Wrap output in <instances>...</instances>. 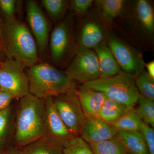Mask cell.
Segmentation results:
<instances>
[{
  "instance_id": "1",
  "label": "cell",
  "mask_w": 154,
  "mask_h": 154,
  "mask_svg": "<svg viewBox=\"0 0 154 154\" xmlns=\"http://www.w3.org/2000/svg\"><path fill=\"white\" fill-rule=\"evenodd\" d=\"M45 103L29 94L20 99L16 116L14 143L18 149L45 136Z\"/></svg>"
},
{
  "instance_id": "2",
  "label": "cell",
  "mask_w": 154,
  "mask_h": 154,
  "mask_svg": "<svg viewBox=\"0 0 154 154\" xmlns=\"http://www.w3.org/2000/svg\"><path fill=\"white\" fill-rule=\"evenodd\" d=\"M117 19L123 22L125 34L137 45L144 50L153 46L154 9L151 1H127L124 11Z\"/></svg>"
},
{
  "instance_id": "3",
  "label": "cell",
  "mask_w": 154,
  "mask_h": 154,
  "mask_svg": "<svg viewBox=\"0 0 154 154\" xmlns=\"http://www.w3.org/2000/svg\"><path fill=\"white\" fill-rule=\"evenodd\" d=\"M29 93L39 99L54 97L75 91L76 82L65 71L51 64L39 61L25 71Z\"/></svg>"
},
{
  "instance_id": "4",
  "label": "cell",
  "mask_w": 154,
  "mask_h": 154,
  "mask_svg": "<svg viewBox=\"0 0 154 154\" xmlns=\"http://www.w3.org/2000/svg\"><path fill=\"white\" fill-rule=\"evenodd\" d=\"M3 33L7 59L18 62L25 69L40 61L36 41L26 23L18 19L4 20Z\"/></svg>"
},
{
  "instance_id": "5",
  "label": "cell",
  "mask_w": 154,
  "mask_h": 154,
  "mask_svg": "<svg viewBox=\"0 0 154 154\" xmlns=\"http://www.w3.org/2000/svg\"><path fill=\"white\" fill-rule=\"evenodd\" d=\"M75 24V17L69 12L50 34L48 57L51 64L60 69L67 67L79 48Z\"/></svg>"
},
{
  "instance_id": "6",
  "label": "cell",
  "mask_w": 154,
  "mask_h": 154,
  "mask_svg": "<svg viewBox=\"0 0 154 154\" xmlns=\"http://www.w3.org/2000/svg\"><path fill=\"white\" fill-rule=\"evenodd\" d=\"M82 85L102 92L108 99L129 108L134 107L140 96L134 79L122 72L113 76L98 78Z\"/></svg>"
},
{
  "instance_id": "7",
  "label": "cell",
  "mask_w": 154,
  "mask_h": 154,
  "mask_svg": "<svg viewBox=\"0 0 154 154\" xmlns=\"http://www.w3.org/2000/svg\"><path fill=\"white\" fill-rule=\"evenodd\" d=\"M75 24L76 38L79 48L93 49L107 42L110 29L94 7L85 16L79 18Z\"/></svg>"
},
{
  "instance_id": "8",
  "label": "cell",
  "mask_w": 154,
  "mask_h": 154,
  "mask_svg": "<svg viewBox=\"0 0 154 154\" xmlns=\"http://www.w3.org/2000/svg\"><path fill=\"white\" fill-rule=\"evenodd\" d=\"M107 42L122 72L135 79L144 71L145 63L139 50L111 30Z\"/></svg>"
},
{
  "instance_id": "9",
  "label": "cell",
  "mask_w": 154,
  "mask_h": 154,
  "mask_svg": "<svg viewBox=\"0 0 154 154\" xmlns=\"http://www.w3.org/2000/svg\"><path fill=\"white\" fill-rule=\"evenodd\" d=\"M26 12L28 27L36 41L40 59H45L48 57L51 22L36 1H26Z\"/></svg>"
},
{
  "instance_id": "10",
  "label": "cell",
  "mask_w": 154,
  "mask_h": 154,
  "mask_svg": "<svg viewBox=\"0 0 154 154\" xmlns=\"http://www.w3.org/2000/svg\"><path fill=\"white\" fill-rule=\"evenodd\" d=\"M75 91L52 98L54 104L62 120L70 132L76 137L79 136L86 116Z\"/></svg>"
},
{
  "instance_id": "11",
  "label": "cell",
  "mask_w": 154,
  "mask_h": 154,
  "mask_svg": "<svg viewBox=\"0 0 154 154\" xmlns=\"http://www.w3.org/2000/svg\"><path fill=\"white\" fill-rule=\"evenodd\" d=\"M25 69L22 64L12 60L6 59L0 62V88L8 91L15 99L30 94Z\"/></svg>"
},
{
  "instance_id": "12",
  "label": "cell",
  "mask_w": 154,
  "mask_h": 154,
  "mask_svg": "<svg viewBox=\"0 0 154 154\" xmlns=\"http://www.w3.org/2000/svg\"><path fill=\"white\" fill-rule=\"evenodd\" d=\"M65 71L72 79L82 84L100 78L96 52L93 49L79 48Z\"/></svg>"
},
{
  "instance_id": "13",
  "label": "cell",
  "mask_w": 154,
  "mask_h": 154,
  "mask_svg": "<svg viewBox=\"0 0 154 154\" xmlns=\"http://www.w3.org/2000/svg\"><path fill=\"white\" fill-rule=\"evenodd\" d=\"M44 99L45 107V136L63 147L75 136L67 128L58 113L52 97H48Z\"/></svg>"
},
{
  "instance_id": "14",
  "label": "cell",
  "mask_w": 154,
  "mask_h": 154,
  "mask_svg": "<svg viewBox=\"0 0 154 154\" xmlns=\"http://www.w3.org/2000/svg\"><path fill=\"white\" fill-rule=\"evenodd\" d=\"M117 131L109 123L96 116L86 117L79 135L89 144L97 143L113 138Z\"/></svg>"
},
{
  "instance_id": "15",
  "label": "cell",
  "mask_w": 154,
  "mask_h": 154,
  "mask_svg": "<svg viewBox=\"0 0 154 154\" xmlns=\"http://www.w3.org/2000/svg\"><path fill=\"white\" fill-rule=\"evenodd\" d=\"M75 92L86 117L96 116L107 98L105 94L82 85L77 87Z\"/></svg>"
},
{
  "instance_id": "16",
  "label": "cell",
  "mask_w": 154,
  "mask_h": 154,
  "mask_svg": "<svg viewBox=\"0 0 154 154\" xmlns=\"http://www.w3.org/2000/svg\"><path fill=\"white\" fill-rule=\"evenodd\" d=\"M93 50L98 58L100 78H108L121 72L120 67L107 42L99 44Z\"/></svg>"
},
{
  "instance_id": "17",
  "label": "cell",
  "mask_w": 154,
  "mask_h": 154,
  "mask_svg": "<svg viewBox=\"0 0 154 154\" xmlns=\"http://www.w3.org/2000/svg\"><path fill=\"white\" fill-rule=\"evenodd\" d=\"M126 1L124 0L94 1L95 8L103 21L110 30L113 22L122 14Z\"/></svg>"
},
{
  "instance_id": "18",
  "label": "cell",
  "mask_w": 154,
  "mask_h": 154,
  "mask_svg": "<svg viewBox=\"0 0 154 154\" xmlns=\"http://www.w3.org/2000/svg\"><path fill=\"white\" fill-rule=\"evenodd\" d=\"M19 149L20 154H63V147L45 136Z\"/></svg>"
},
{
  "instance_id": "19",
  "label": "cell",
  "mask_w": 154,
  "mask_h": 154,
  "mask_svg": "<svg viewBox=\"0 0 154 154\" xmlns=\"http://www.w3.org/2000/svg\"><path fill=\"white\" fill-rule=\"evenodd\" d=\"M117 136L129 154H149L142 134L140 131H117Z\"/></svg>"
},
{
  "instance_id": "20",
  "label": "cell",
  "mask_w": 154,
  "mask_h": 154,
  "mask_svg": "<svg viewBox=\"0 0 154 154\" xmlns=\"http://www.w3.org/2000/svg\"><path fill=\"white\" fill-rule=\"evenodd\" d=\"M132 108L127 107L107 97L96 117L110 124Z\"/></svg>"
},
{
  "instance_id": "21",
  "label": "cell",
  "mask_w": 154,
  "mask_h": 154,
  "mask_svg": "<svg viewBox=\"0 0 154 154\" xmlns=\"http://www.w3.org/2000/svg\"><path fill=\"white\" fill-rule=\"evenodd\" d=\"M143 122L136 110L133 107L110 125L116 131H140Z\"/></svg>"
},
{
  "instance_id": "22",
  "label": "cell",
  "mask_w": 154,
  "mask_h": 154,
  "mask_svg": "<svg viewBox=\"0 0 154 154\" xmlns=\"http://www.w3.org/2000/svg\"><path fill=\"white\" fill-rule=\"evenodd\" d=\"M40 2L51 21L56 24L65 18L69 10L68 0H41Z\"/></svg>"
},
{
  "instance_id": "23",
  "label": "cell",
  "mask_w": 154,
  "mask_h": 154,
  "mask_svg": "<svg viewBox=\"0 0 154 154\" xmlns=\"http://www.w3.org/2000/svg\"><path fill=\"white\" fill-rule=\"evenodd\" d=\"M89 145L94 154H128L117 135L110 139Z\"/></svg>"
},
{
  "instance_id": "24",
  "label": "cell",
  "mask_w": 154,
  "mask_h": 154,
  "mask_svg": "<svg viewBox=\"0 0 154 154\" xmlns=\"http://www.w3.org/2000/svg\"><path fill=\"white\" fill-rule=\"evenodd\" d=\"M134 80L140 96L154 101V79L144 70Z\"/></svg>"
},
{
  "instance_id": "25",
  "label": "cell",
  "mask_w": 154,
  "mask_h": 154,
  "mask_svg": "<svg viewBox=\"0 0 154 154\" xmlns=\"http://www.w3.org/2000/svg\"><path fill=\"white\" fill-rule=\"evenodd\" d=\"M137 111L144 123L154 127V102L140 96Z\"/></svg>"
},
{
  "instance_id": "26",
  "label": "cell",
  "mask_w": 154,
  "mask_h": 154,
  "mask_svg": "<svg viewBox=\"0 0 154 154\" xmlns=\"http://www.w3.org/2000/svg\"><path fill=\"white\" fill-rule=\"evenodd\" d=\"M63 154H94L89 144L82 137H75L63 147Z\"/></svg>"
},
{
  "instance_id": "27",
  "label": "cell",
  "mask_w": 154,
  "mask_h": 154,
  "mask_svg": "<svg viewBox=\"0 0 154 154\" xmlns=\"http://www.w3.org/2000/svg\"><path fill=\"white\" fill-rule=\"evenodd\" d=\"M93 0H71L69 3V11L74 17L78 19L85 16L92 8Z\"/></svg>"
},
{
  "instance_id": "28",
  "label": "cell",
  "mask_w": 154,
  "mask_h": 154,
  "mask_svg": "<svg viewBox=\"0 0 154 154\" xmlns=\"http://www.w3.org/2000/svg\"><path fill=\"white\" fill-rule=\"evenodd\" d=\"M12 113L11 106L0 110V151L4 149L3 145L10 127Z\"/></svg>"
},
{
  "instance_id": "29",
  "label": "cell",
  "mask_w": 154,
  "mask_h": 154,
  "mask_svg": "<svg viewBox=\"0 0 154 154\" xmlns=\"http://www.w3.org/2000/svg\"><path fill=\"white\" fill-rule=\"evenodd\" d=\"M16 0H0V10L5 17L4 20H12L17 19V4Z\"/></svg>"
},
{
  "instance_id": "30",
  "label": "cell",
  "mask_w": 154,
  "mask_h": 154,
  "mask_svg": "<svg viewBox=\"0 0 154 154\" xmlns=\"http://www.w3.org/2000/svg\"><path fill=\"white\" fill-rule=\"evenodd\" d=\"M140 131L143 136L149 154H154V128L143 122Z\"/></svg>"
},
{
  "instance_id": "31",
  "label": "cell",
  "mask_w": 154,
  "mask_h": 154,
  "mask_svg": "<svg viewBox=\"0 0 154 154\" xmlns=\"http://www.w3.org/2000/svg\"><path fill=\"white\" fill-rule=\"evenodd\" d=\"M15 97L11 93L5 89L0 88V110L10 107Z\"/></svg>"
},
{
  "instance_id": "32",
  "label": "cell",
  "mask_w": 154,
  "mask_h": 154,
  "mask_svg": "<svg viewBox=\"0 0 154 154\" xmlns=\"http://www.w3.org/2000/svg\"><path fill=\"white\" fill-rule=\"evenodd\" d=\"M4 24V20L2 19V17L0 16V53L5 54V46H4L3 33Z\"/></svg>"
},
{
  "instance_id": "33",
  "label": "cell",
  "mask_w": 154,
  "mask_h": 154,
  "mask_svg": "<svg viewBox=\"0 0 154 154\" xmlns=\"http://www.w3.org/2000/svg\"><path fill=\"white\" fill-rule=\"evenodd\" d=\"M0 154H20V152L19 149L14 146L0 151Z\"/></svg>"
},
{
  "instance_id": "34",
  "label": "cell",
  "mask_w": 154,
  "mask_h": 154,
  "mask_svg": "<svg viewBox=\"0 0 154 154\" xmlns=\"http://www.w3.org/2000/svg\"><path fill=\"white\" fill-rule=\"evenodd\" d=\"M145 66L146 68L147 72L150 76L154 79V61L152 60L147 63H145Z\"/></svg>"
},
{
  "instance_id": "35",
  "label": "cell",
  "mask_w": 154,
  "mask_h": 154,
  "mask_svg": "<svg viewBox=\"0 0 154 154\" xmlns=\"http://www.w3.org/2000/svg\"></svg>"
},
{
  "instance_id": "36",
  "label": "cell",
  "mask_w": 154,
  "mask_h": 154,
  "mask_svg": "<svg viewBox=\"0 0 154 154\" xmlns=\"http://www.w3.org/2000/svg\"></svg>"
}]
</instances>
